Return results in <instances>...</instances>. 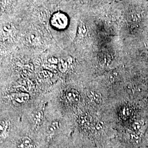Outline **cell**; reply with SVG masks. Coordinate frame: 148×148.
<instances>
[{
	"label": "cell",
	"mask_w": 148,
	"mask_h": 148,
	"mask_svg": "<svg viewBox=\"0 0 148 148\" xmlns=\"http://www.w3.org/2000/svg\"><path fill=\"white\" fill-rule=\"evenodd\" d=\"M18 148H34L32 139L28 137H23L17 143Z\"/></svg>",
	"instance_id": "6da1fadb"
},
{
	"label": "cell",
	"mask_w": 148,
	"mask_h": 148,
	"mask_svg": "<svg viewBox=\"0 0 148 148\" xmlns=\"http://www.w3.org/2000/svg\"><path fill=\"white\" fill-rule=\"evenodd\" d=\"M140 18V16H139V14L137 13L134 12V13L132 15V19L134 22L139 21Z\"/></svg>",
	"instance_id": "5b68a950"
},
{
	"label": "cell",
	"mask_w": 148,
	"mask_h": 148,
	"mask_svg": "<svg viewBox=\"0 0 148 148\" xmlns=\"http://www.w3.org/2000/svg\"><path fill=\"white\" fill-rule=\"evenodd\" d=\"M142 127V124L140 121L134 122L132 125L133 130H134V132L137 133L139 132Z\"/></svg>",
	"instance_id": "277c9868"
},
{
	"label": "cell",
	"mask_w": 148,
	"mask_h": 148,
	"mask_svg": "<svg viewBox=\"0 0 148 148\" xmlns=\"http://www.w3.org/2000/svg\"><path fill=\"white\" fill-rule=\"evenodd\" d=\"M66 97L68 101L72 103H77L80 99V96L78 92L75 90H72L66 92Z\"/></svg>",
	"instance_id": "7a4b0ae2"
},
{
	"label": "cell",
	"mask_w": 148,
	"mask_h": 148,
	"mask_svg": "<svg viewBox=\"0 0 148 148\" xmlns=\"http://www.w3.org/2000/svg\"><path fill=\"white\" fill-rule=\"evenodd\" d=\"M90 94L92 96V98L93 99V101H95V103L98 104H101L102 101V99H101V96L99 93L96 92L95 91H90Z\"/></svg>",
	"instance_id": "3957f363"
},
{
	"label": "cell",
	"mask_w": 148,
	"mask_h": 148,
	"mask_svg": "<svg viewBox=\"0 0 148 148\" xmlns=\"http://www.w3.org/2000/svg\"><path fill=\"white\" fill-rule=\"evenodd\" d=\"M147 101H148V99H147Z\"/></svg>",
	"instance_id": "8992f818"
}]
</instances>
